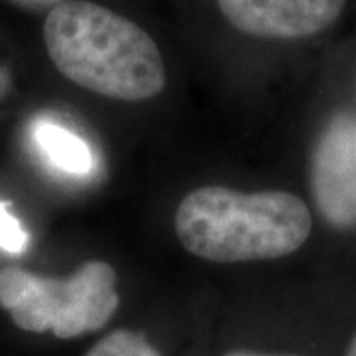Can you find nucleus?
Here are the masks:
<instances>
[{"label": "nucleus", "mask_w": 356, "mask_h": 356, "mask_svg": "<svg viewBox=\"0 0 356 356\" xmlns=\"http://www.w3.org/2000/svg\"><path fill=\"white\" fill-rule=\"evenodd\" d=\"M86 356H161V353L140 332L121 329L103 337Z\"/></svg>", "instance_id": "nucleus-7"}, {"label": "nucleus", "mask_w": 356, "mask_h": 356, "mask_svg": "<svg viewBox=\"0 0 356 356\" xmlns=\"http://www.w3.org/2000/svg\"><path fill=\"white\" fill-rule=\"evenodd\" d=\"M32 139L40 154L56 170L76 178H86L95 172L97 161L88 140L51 119H38L32 127Z\"/></svg>", "instance_id": "nucleus-6"}, {"label": "nucleus", "mask_w": 356, "mask_h": 356, "mask_svg": "<svg viewBox=\"0 0 356 356\" xmlns=\"http://www.w3.org/2000/svg\"><path fill=\"white\" fill-rule=\"evenodd\" d=\"M224 356H299V355H266V353H254V350H232Z\"/></svg>", "instance_id": "nucleus-10"}, {"label": "nucleus", "mask_w": 356, "mask_h": 356, "mask_svg": "<svg viewBox=\"0 0 356 356\" xmlns=\"http://www.w3.org/2000/svg\"><path fill=\"white\" fill-rule=\"evenodd\" d=\"M346 0H218L229 24L257 38L293 40L331 26Z\"/></svg>", "instance_id": "nucleus-5"}, {"label": "nucleus", "mask_w": 356, "mask_h": 356, "mask_svg": "<svg viewBox=\"0 0 356 356\" xmlns=\"http://www.w3.org/2000/svg\"><path fill=\"white\" fill-rule=\"evenodd\" d=\"M175 229L191 254L218 264H238L297 252L313 229V218L307 204L291 192L243 194L204 186L178 204Z\"/></svg>", "instance_id": "nucleus-2"}, {"label": "nucleus", "mask_w": 356, "mask_h": 356, "mask_svg": "<svg viewBox=\"0 0 356 356\" xmlns=\"http://www.w3.org/2000/svg\"><path fill=\"white\" fill-rule=\"evenodd\" d=\"M18 6L28 8V10H46V8H56L65 0H13Z\"/></svg>", "instance_id": "nucleus-9"}, {"label": "nucleus", "mask_w": 356, "mask_h": 356, "mask_svg": "<svg viewBox=\"0 0 356 356\" xmlns=\"http://www.w3.org/2000/svg\"><path fill=\"white\" fill-rule=\"evenodd\" d=\"M44 42L54 65L93 93L143 102L165 88V62L154 40L129 18L99 4L65 0L51 8Z\"/></svg>", "instance_id": "nucleus-1"}, {"label": "nucleus", "mask_w": 356, "mask_h": 356, "mask_svg": "<svg viewBox=\"0 0 356 356\" xmlns=\"http://www.w3.org/2000/svg\"><path fill=\"white\" fill-rule=\"evenodd\" d=\"M346 356H356V334L355 339H353V343L348 346V350H346Z\"/></svg>", "instance_id": "nucleus-11"}, {"label": "nucleus", "mask_w": 356, "mask_h": 356, "mask_svg": "<svg viewBox=\"0 0 356 356\" xmlns=\"http://www.w3.org/2000/svg\"><path fill=\"white\" fill-rule=\"evenodd\" d=\"M318 212L334 228H356V117L337 115L321 133L311 163Z\"/></svg>", "instance_id": "nucleus-4"}, {"label": "nucleus", "mask_w": 356, "mask_h": 356, "mask_svg": "<svg viewBox=\"0 0 356 356\" xmlns=\"http://www.w3.org/2000/svg\"><path fill=\"white\" fill-rule=\"evenodd\" d=\"M0 307L22 331L76 339L99 331L113 317L119 307L117 273L105 261H88L67 280L6 267L0 269Z\"/></svg>", "instance_id": "nucleus-3"}, {"label": "nucleus", "mask_w": 356, "mask_h": 356, "mask_svg": "<svg viewBox=\"0 0 356 356\" xmlns=\"http://www.w3.org/2000/svg\"><path fill=\"white\" fill-rule=\"evenodd\" d=\"M30 245V236L20 220L8 210V204L0 202V250L8 254H24Z\"/></svg>", "instance_id": "nucleus-8"}]
</instances>
